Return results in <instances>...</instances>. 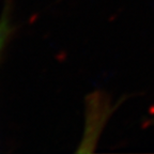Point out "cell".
<instances>
[{
  "label": "cell",
  "instance_id": "1",
  "mask_svg": "<svg viewBox=\"0 0 154 154\" xmlns=\"http://www.w3.org/2000/svg\"><path fill=\"white\" fill-rule=\"evenodd\" d=\"M11 24H10V16H9V10L5 8L3 11L1 18H0V55L2 53L5 45L7 43L8 38L11 33Z\"/></svg>",
  "mask_w": 154,
  "mask_h": 154
}]
</instances>
